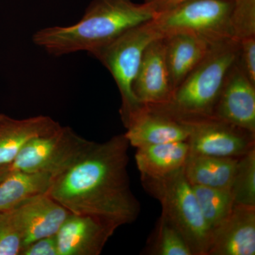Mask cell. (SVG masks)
Returning a JSON list of instances; mask_svg holds the SVG:
<instances>
[{
  "label": "cell",
  "instance_id": "cell-8",
  "mask_svg": "<svg viewBox=\"0 0 255 255\" xmlns=\"http://www.w3.org/2000/svg\"><path fill=\"white\" fill-rule=\"evenodd\" d=\"M183 122L189 126V154L240 158L255 147V133L214 117Z\"/></svg>",
  "mask_w": 255,
  "mask_h": 255
},
{
  "label": "cell",
  "instance_id": "cell-28",
  "mask_svg": "<svg viewBox=\"0 0 255 255\" xmlns=\"http://www.w3.org/2000/svg\"><path fill=\"white\" fill-rule=\"evenodd\" d=\"M10 170H11V164L0 165V182L9 174Z\"/></svg>",
  "mask_w": 255,
  "mask_h": 255
},
{
  "label": "cell",
  "instance_id": "cell-29",
  "mask_svg": "<svg viewBox=\"0 0 255 255\" xmlns=\"http://www.w3.org/2000/svg\"><path fill=\"white\" fill-rule=\"evenodd\" d=\"M145 1H152V0H145Z\"/></svg>",
  "mask_w": 255,
  "mask_h": 255
},
{
  "label": "cell",
  "instance_id": "cell-23",
  "mask_svg": "<svg viewBox=\"0 0 255 255\" xmlns=\"http://www.w3.org/2000/svg\"><path fill=\"white\" fill-rule=\"evenodd\" d=\"M231 25L235 39L255 37V0H234Z\"/></svg>",
  "mask_w": 255,
  "mask_h": 255
},
{
  "label": "cell",
  "instance_id": "cell-11",
  "mask_svg": "<svg viewBox=\"0 0 255 255\" xmlns=\"http://www.w3.org/2000/svg\"><path fill=\"white\" fill-rule=\"evenodd\" d=\"M212 117L255 133V85L237 61L228 74Z\"/></svg>",
  "mask_w": 255,
  "mask_h": 255
},
{
  "label": "cell",
  "instance_id": "cell-2",
  "mask_svg": "<svg viewBox=\"0 0 255 255\" xmlns=\"http://www.w3.org/2000/svg\"><path fill=\"white\" fill-rule=\"evenodd\" d=\"M156 13L151 1L92 0L78 22L42 28L33 35L32 41L54 56L80 51L92 55L130 28L150 21Z\"/></svg>",
  "mask_w": 255,
  "mask_h": 255
},
{
  "label": "cell",
  "instance_id": "cell-22",
  "mask_svg": "<svg viewBox=\"0 0 255 255\" xmlns=\"http://www.w3.org/2000/svg\"><path fill=\"white\" fill-rule=\"evenodd\" d=\"M231 191L235 204L255 206V147L238 159Z\"/></svg>",
  "mask_w": 255,
  "mask_h": 255
},
{
  "label": "cell",
  "instance_id": "cell-27",
  "mask_svg": "<svg viewBox=\"0 0 255 255\" xmlns=\"http://www.w3.org/2000/svg\"><path fill=\"white\" fill-rule=\"evenodd\" d=\"M183 1H184V0H152V1H151L155 6L157 11H158L170 7V6H174L178 3L182 2Z\"/></svg>",
  "mask_w": 255,
  "mask_h": 255
},
{
  "label": "cell",
  "instance_id": "cell-24",
  "mask_svg": "<svg viewBox=\"0 0 255 255\" xmlns=\"http://www.w3.org/2000/svg\"><path fill=\"white\" fill-rule=\"evenodd\" d=\"M22 237L10 211H0V255H20Z\"/></svg>",
  "mask_w": 255,
  "mask_h": 255
},
{
  "label": "cell",
  "instance_id": "cell-12",
  "mask_svg": "<svg viewBox=\"0 0 255 255\" xmlns=\"http://www.w3.org/2000/svg\"><path fill=\"white\" fill-rule=\"evenodd\" d=\"M132 90L142 105H162L170 100L173 91L164 37L154 40L146 47Z\"/></svg>",
  "mask_w": 255,
  "mask_h": 255
},
{
  "label": "cell",
  "instance_id": "cell-3",
  "mask_svg": "<svg viewBox=\"0 0 255 255\" xmlns=\"http://www.w3.org/2000/svg\"><path fill=\"white\" fill-rule=\"evenodd\" d=\"M239 45L233 38L215 42L169 102L152 106L182 121L212 117L228 74L237 61Z\"/></svg>",
  "mask_w": 255,
  "mask_h": 255
},
{
  "label": "cell",
  "instance_id": "cell-16",
  "mask_svg": "<svg viewBox=\"0 0 255 255\" xmlns=\"http://www.w3.org/2000/svg\"><path fill=\"white\" fill-rule=\"evenodd\" d=\"M164 41L171 85L174 92L205 58L214 43L185 33L168 35L164 37Z\"/></svg>",
  "mask_w": 255,
  "mask_h": 255
},
{
  "label": "cell",
  "instance_id": "cell-26",
  "mask_svg": "<svg viewBox=\"0 0 255 255\" xmlns=\"http://www.w3.org/2000/svg\"><path fill=\"white\" fill-rule=\"evenodd\" d=\"M20 255H59L55 236L41 238L23 247Z\"/></svg>",
  "mask_w": 255,
  "mask_h": 255
},
{
  "label": "cell",
  "instance_id": "cell-15",
  "mask_svg": "<svg viewBox=\"0 0 255 255\" xmlns=\"http://www.w3.org/2000/svg\"><path fill=\"white\" fill-rule=\"evenodd\" d=\"M61 127L48 116L16 119L0 114V165L11 164L31 139L53 133Z\"/></svg>",
  "mask_w": 255,
  "mask_h": 255
},
{
  "label": "cell",
  "instance_id": "cell-1",
  "mask_svg": "<svg viewBox=\"0 0 255 255\" xmlns=\"http://www.w3.org/2000/svg\"><path fill=\"white\" fill-rule=\"evenodd\" d=\"M129 145L124 134L104 142L92 141L55 176L48 195L71 214L95 216L119 228L135 222L140 204L130 188Z\"/></svg>",
  "mask_w": 255,
  "mask_h": 255
},
{
  "label": "cell",
  "instance_id": "cell-14",
  "mask_svg": "<svg viewBox=\"0 0 255 255\" xmlns=\"http://www.w3.org/2000/svg\"><path fill=\"white\" fill-rule=\"evenodd\" d=\"M255 255V206L236 204L211 230L207 255Z\"/></svg>",
  "mask_w": 255,
  "mask_h": 255
},
{
  "label": "cell",
  "instance_id": "cell-5",
  "mask_svg": "<svg viewBox=\"0 0 255 255\" xmlns=\"http://www.w3.org/2000/svg\"><path fill=\"white\" fill-rule=\"evenodd\" d=\"M162 37L150 20L130 28L92 54L110 71L117 84L122 100L119 113L124 127L144 105L132 90L144 50L151 42Z\"/></svg>",
  "mask_w": 255,
  "mask_h": 255
},
{
  "label": "cell",
  "instance_id": "cell-20",
  "mask_svg": "<svg viewBox=\"0 0 255 255\" xmlns=\"http://www.w3.org/2000/svg\"><path fill=\"white\" fill-rule=\"evenodd\" d=\"M203 217L210 229L219 226L235 205L231 189L192 185Z\"/></svg>",
  "mask_w": 255,
  "mask_h": 255
},
{
  "label": "cell",
  "instance_id": "cell-6",
  "mask_svg": "<svg viewBox=\"0 0 255 255\" xmlns=\"http://www.w3.org/2000/svg\"><path fill=\"white\" fill-rule=\"evenodd\" d=\"M233 6L234 0H184L157 11L152 22L163 37L190 33L213 43L233 38Z\"/></svg>",
  "mask_w": 255,
  "mask_h": 255
},
{
  "label": "cell",
  "instance_id": "cell-18",
  "mask_svg": "<svg viewBox=\"0 0 255 255\" xmlns=\"http://www.w3.org/2000/svg\"><path fill=\"white\" fill-rule=\"evenodd\" d=\"M55 176L46 172L11 169L0 182V211H9L24 201L48 194Z\"/></svg>",
  "mask_w": 255,
  "mask_h": 255
},
{
  "label": "cell",
  "instance_id": "cell-7",
  "mask_svg": "<svg viewBox=\"0 0 255 255\" xmlns=\"http://www.w3.org/2000/svg\"><path fill=\"white\" fill-rule=\"evenodd\" d=\"M91 142L71 128L61 126L53 133L29 140L11 164V169L49 172L55 177L78 159Z\"/></svg>",
  "mask_w": 255,
  "mask_h": 255
},
{
  "label": "cell",
  "instance_id": "cell-9",
  "mask_svg": "<svg viewBox=\"0 0 255 255\" xmlns=\"http://www.w3.org/2000/svg\"><path fill=\"white\" fill-rule=\"evenodd\" d=\"M119 227L89 215H68L55 235L59 255H100Z\"/></svg>",
  "mask_w": 255,
  "mask_h": 255
},
{
  "label": "cell",
  "instance_id": "cell-21",
  "mask_svg": "<svg viewBox=\"0 0 255 255\" xmlns=\"http://www.w3.org/2000/svg\"><path fill=\"white\" fill-rule=\"evenodd\" d=\"M145 254L193 255L181 233L161 215L147 242Z\"/></svg>",
  "mask_w": 255,
  "mask_h": 255
},
{
  "label": "cell",
  "instance_id": "cell-10",
  "mask_svg": "<svg viewBox=\"0 0 255 255\" xmlns=\"http://www.w3.org/2000/svg\"><path fill=\"white\" fill-rule=\"evenodd\" d=\"M129 145L138 148L145 146L187 141L189 126L152 105L142 106L132 114L126 126Z\"/></svg>",
  "mask_w": 255,
  "mask_h": 255
},
{
  "label": "cell",
  "instance_id": "cell-4",
  "mask_svg": "<svg viewBox=\"0 0 255 255\" xmlns=\"http://www.w3.org/2000/svg\"><path fill=\"white\" fill-rule=\"evenodd\" d=\"M140 178L144 189L160 204L161 215L181 233L193 255H207L211 230L203 217L184 167L165 177Z\"/></svg>",
  "mask_w": 255,
  "mask_h": 255
},
{
  "label": "cell",
  "instance_id": "cell-13",
  "mask_svg": "<svg viewBox=\"0 0 255 255\" xmlns=\"http://www.w3.org/2000/svg\"><path fill=\"white\" fill-rule=\"evenodd\" d=\"M9 211L21 233L23 248L41 238L55 236L70 214L48 194L24 201Z\"/></svg>",
  "mask_w": 255,
  "mask_h": 255
},
{
  "label": "cell",
  "instance_id": "cell-17",
  "mask_svg": "<svg viewBox=\"0 0 255 255\" xmlns=\"http://www.w3.org/2000/svg\"><path fill=\"white\" fill-rule=\"evenodd\" d=\"M189 154L187 141L172 142L138 147L135 159L140 176L159 178L183 168Z\"/></svg>",
  "mask_w": 255,
  "mask_h": 255
},
{
  "label": "cell",
  "instance_id": "cell-25",
  "mask_svg": "<svg viewBox=\"0 0 255 255\" xmlns=\"http://www.w3.org/2000/svg\"><path fill=\"white\" fill-rule=\"evenodd\" d=\"M237 63L247 78L255 85V37L240 41Z\"/></svg>",
  "mask_w": 255,
  "mask_h": 255
},
{
  "label": "cell",
  "instance_id": "cell-19",
  "mask_svg": "<svg viewBox=\"0 0 255 255\" xmlns=\"http://www.w3.org/2000/svg\"><path fill=\"white\" fill-rule=\"evenodd\" d=\"M238 159L189 154L184 174L191 185L231 189Z\"/></svg>",
  "mask_w": 255,
  "mask_h": 255
}]
</instances>
